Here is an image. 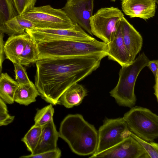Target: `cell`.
Masks as SVG:
<instances>
[{
    "label": "cell",
    "instance_id": "obj_10",
    "mask_svg": "<svg viewBox=\"0 0 158 158\" xmlns=\"http://www.w3.org/2000/svg\"><path fill=\"white\" fill-rule=\"evenodd\" d=\"M90 158H150L139 143L131 136L102 152L93 154Z\"/></svg>",
    "mask_w": 158,
    "mask_h": 158
},
{
    "label": "cell",
    "instance_id": "obj_31",
    "mask_svg": "<svg viewBox=\"0 0 158 158\" xmlns=\"http://www.w3.org/2000/svg\"><path fill=\"white\" fill-rule=\"evenodd\" d=\"M4 34L3 33L0 31V74L1 73L2 63L4 60Z\"/></svg>",
    "mask_w": 158,
    "mask_h": 158
},
{
    "label": "cell",
    "instance_id": "obj_32",
    "mask_svg": "<svg viewBox=\"0 0 158 158\" xmlns=\"http://www.w3.org/2000/svg\"><path fill=\"white\" fill-rule=\"evenodd\" d=\"M7 106L5 102L0 98V113L8 112Z\"/></svg>",
    "mask_w": 158,
    "mask_h": 158
},
{
    "label": "cell",
    "instance_id": "obj_27",
    "mask_svg": "<svg viewBox=\"0 0 158 158\" xmlns=\"http://www.w3.org/2000/svg\"><path fill=\"white\" fill-rule=\"evenodd\" d=\"M15 73V79L19 85L30 83L25 69L22 64L18 63L13 64Z\"/></svg>",
    "mask_w": 158,
    "mask_h": 158
},
{
    "label": "cell",
    "instance_id": "obj_26",
    "mask_svg": "<svg viewBox=\"0 0 158 158\" xmlns=\"http://www.w3.org/2000/svg\"><path fill=\"white\" fill-rule=\"evenodd\" d=\"M18 15L20 16L35 6L36 0H12Z\"/></svg>",
    "mask_w": 158,
    "mask_h": 158
},
{
    "label": "cell",
    "instance_id": "obj_18",
    "mask_svg": "<svg viewBox=\"0 0 158 158\" xmlns=\"http://www.w3.org/2000/svg\"><path fill=\"white\" fill-rule=\"evenodd\" d=\"M40 94L32 82L20 85L14 96V102L19 104L28 106L36 101V98Z\"/></svg>",
    "mask_w": 158,
    "mask_h": 158
},
{
    "label": "cell",
    "instance_id": "obj_33",
    "mask_svg": "<svg viewBox=\"0 0 158 158\" xmlns=\"http://www.w3.org/2000/svg\"><path fill=\"white\" fill-rule=\"evenodd\" d=\"M0 31L4 33H5L10 36L12 35V34L9 32L4 29L0 25Z\"/></svg>",
    "mask_w": 158,
    "mask_h": 158
},
{
    "label": "cell",
    "instance_id": "obj_1",
    "mask_svg": "<svg viewBox=\"0 0 158 158\" xmlns=\"http://www.w3.org/2000/svg\"><path fill=\"white\" fill-rule=\"evenodd\" d=\"M107 52L71 57L47 58L36 62L35 85L42 98L52 105L59 104L70 87L96 70Z\"/></svg>",
    "mask_w": 158,
    "mask_h": 158
},
{
    "label": "cell",
    "instance_id": "obj_11",
    "mask_svg": "<svg viewBox=\"0 0 158 158\" xmlns=\"http://www.w3.org/2000/svg\"><path fill=\"white\" fill-rule=\"evenodd\" d=\"M94 0H67L62 8L74 24L93 35L90 19L93 16Z\"/></svg>",
    "mask_w": 158,
    "mask_h": 158
},
{
    "label": "cell",
    "instance_id": "obj_4",
    "mask_svg": "<svg viewBox=\"0 0 158 158\" xmlns=\"http://www.w3.org/2000/svg\"><path fill=\"white\" fill-rule=\"evenodd\" d=\"M149 60L144 52L130 64L122 67L118 74L119 79L115 87L109 92L117 104L131 108L136 101L134 89L136 80L141 70L147 66Z\"/></svg>",
    "mask_w": 158,
    "mask_h": 158
},
{
    "label": "cell",
    "instance_id": "obj_6",
    "mask_svg": "<svg viewBox=\"0 0 158 158\" xmlns=\"http://www.w3.org/2000/svg\"><path fill=\"white\" fill-rule=\"evenodd\" d=\"M21 16L32 21L35 28L69 29L75 24L62 8L55 9L49 5L35 6Z\"/></svg>",
    "mask_w": 158,
    "mask_h": 158
},
{
    "label": "cell",
    "instance_id": "obj_3",
    "mask_svg": "<svg viewBox=\"0 0 158 158\" xmlns=\"http://www.w3.org/2000/svg\"><path fill=\"white\" fill-rule=\"evenodd\" d=\"M38 60L47 58L71 57L107 52L106 43L95 39L90 40H64L36 43Z\"/></svg>",
    "mask_w": 158,
    "mask_h": 158
},
{
    "label": "cell",
    "instance_id": "obj_24",
    "mask_svg": "<svg viewBox=\"0 0 158 158\" xmlns=\"http://www.w3.org/2000/svg\"><path fill=\"white\" fill-rule=\"evenodd\" d=\"M54 112L52 105H49L37 110L34 117L35 125L42 127L53 120Z\"/></svg>",
    "mask_w": 158,
    "mask_h": 158
},
{
    "label": "cell",
    "instance_id": "obj_20",
    "mask_svg": "<svg viewBox=\"0 0 158 158\" xmlns=\"http://www.w3.org/2000/svg\"><path fill=\"white\" fill-rule=\"evenodd\" d=\"M18 15L12 0H0V25L12 35L15 33L8 28L6 22Z\"/></svg>",
    "mask_w": 158,
    "mask_h": 158
},
{
    "label": "cell",
    "instance_id": "obj_7",
    "mask_svg": "<svg viewBox=\"0 0 158 158\" xmlns=\"http://www.w3.org/2000/svg\"><path fill=\"white\" fill-rule=\"evenodd\" d=\"M98 131L97 153L114 146L130 136L131 132L123 118H109L106 117Z\"/></svg>",
    "mask_w": 158,
    "mask_h": 158
},
{
    "label": "cell",
    "instance_id": "obj_19",
    "mask_svg": "<svg viewBox=\"0 0 158 158\" xmlns=\"http://www.w3.org/2000/svg\"><path fill=\"white\" fill-rule=\"evenodd\" d=\"M17 82L6 73L0 74V98L6 103L11 104L14 102L15 91L19 86Z\"/></svg>",
    "mask_w": 158,
    "mask_h": 158
},
{
    "label": "cell",
    "instance_id": "obj_13",
    "mask_svg": "<svg viewBox=\"0 0 158 158\" xmlns=\"http://www.w3.org/2000/svg\"><path fill=\"white\" fill-rule=\"evenodd\" d=\"M156 4L155 0H123L121 7L124 14L130 18L146 20L155 16Z\"/></svg>",
    "mask_w": 158,
    "mask_h": 158
},
{
    "label": "cell",
    "instance_id": "obj_28",
    "mask_svg": "<svg viewBox=\"0 0 158 158\" xmlns=\"http://www.w3.org/2000/svg\"><path fill=\"white\" fill-rule=\"evenodd\" d=\"M61 151L58 148L56 149L40 153L23 156L20 158H60L61 156Z\"/></svg>",
    "mask_w": 158,
    "mask_h": 158
},
{
    "label": "cell",
    "instance_id": "obj_25",
    "mask_svg": "<svg viewBox=\"0 0 158 158\" xmlns=\"http://www.w3.org/2000/svg\"><path fill=\"white\" fill-rule=\"evenodd\" d=\"M131 136L137 140L141 145L150 158H158V144L154 141L148 142L138 137L133 133Z\"/></svg>",
    "mask_w": 158,
    "mask_h": 158
},
{
    "label": "cell",
    "instance_id": "obj_23",
    "mask_svg": "<svg viewBox=\"0 0 158 158\" xmlns=\"http://www.w3.org/2000/svg\"><path fill=\"white\" fill-rule=\"evenodd\" d=\"M41 130V127L34 125L21 139L31 154L33 153L38 144Z\"/></svg>",
    "mask_w": 158,
    "mask_h": 158
},
{
    "label": "cell",
    "instance_id": "obj_14",
    "mask_svg": "<svg viewBox=\"0 0 158 158\" xmlns=\"http://www.w3.org/2000/svg\"><path fill=\"white\" fill-rule=\"evenodd\" d=\"M120 23L124 42L132 60L133 61L141 50L143 38L124 17L121 20Z\"/></svg>",
    "mask_w": 158,
    "mask_h": 158
},
{
    "label": "cell",
    "instance_id": "obj_29",
    "mask_svg": "<svg viewBox=\"0 0 158 158\" xmlns=\"http://www.w3.org/2000/svg\"><path fill=\"white\" fill-rule=\"evenodd\" d=\"M147 66L152 73L155 78V85H158V60H149Z\"/></svg>",
    "mask_w": 158,
    "mask_h": 158
},
{
    "label": "cell",
    "instance_id": "obj_34",
    "mask_svg": "<svg viewBox=\"0 0 158 158\" xmlns=\"http://www.w3.org/2000/svg\"><path fill=\"white\" fill-rule=\"evenodd\" d=\"M157 4H158V0H155Z\"/></svg>",
    "mask_w": 158,
    "mask_h": 158
},
{
    "label": "cell",
    "instance_id": "obj_16",
    "mask_svg": "<svg viewBox=\"0 0 158 158\" xmlns=\"http://www.w3.org/2000/svg\"><path fill=\"white\" fill-rule=\"evenodd\" d=\"M41 132L38 144L33 154H37L56 149L59 137L53 120L42 127Z\"/></svg>",
    "mask_w": 158,
    "mask_h": 158
},
{
    "label": "cell",
    "instance_id": "obj_2",
    "mask_svg": "<svg viewBox=\"0 0 158 158\" xmlns=\"http://www.w3.org/2000/svg\"><path fill=\"white\" fill-rule=\"evenodd\" d=\"M58 132L59 137L67 143L75 153L86 156L95 152L98 141V131L81 114L67 115L61 122Z\"/></svg>",
    "mask_w": 158,
    "mask_h": 158
},
{
    "label": "cell",
    "instance_id": "obj_12",
    "mask_svg": "<svg viewBox=\"0 0 158 158\" xmlns=\"http://www.w3.org/2000/svg\"><path fill=\"white\" fill-rule=\"evenodd\" d=\"M120 21L112 32L109 41L107 43L108 59L117 62L121 67L128 65L133 61L124 42Z\"/></svg>",
    "mask_w": 158,
    "mask_h": 158
},
{
    "label": "cell",
    "instance_id": "obj_15",
    "mask_svg": "<svg viewBox=\"0 0 158 158\" xmlns=\"http://www.w3.org/2000/svg\"><path fill=\"white\" fill-rule=\"evenodd\" d=\"M29 35L27 33L10 35L4 46L6 58L13 64L19 63L21 56L24 52Z\"/></svg>",
    "mask_w": 158,
    "mask_h": 158
},
{
    "label": "cell",
    "instance_id": "obj_5",
    "mask_svg": "<svg viewBox=\"0 0 158 158\" xmlns=\"http://www.w3.org/2000/svg\"><path fill=\"white\" fill-rule=\"evenodd\" d=\"M130 131L141 139L154 141L158 137V116L149 109L135 106L123 117Z\"/></svg>",
    "mask_w": 158,
    "mask_h": 158
},
{
    "label": "cell",
    "instance_id": "obj_17",
    "mask_svg": "<svg viewBox=\"0 0 158 158\" xmlns=\"http://www.w3.org/2000/svg\"><path fill=\"white\" fill-rule=\"evenodd\" d=\"M87 95V91L81 85L76 83L68 88L59 98V104L67 108L77 106Z\"/></svg>",
    "mask_w": 158,
    "mask_h": 158
},
{
    "label": "cell",
    "instance_id": "obj_8",
    "mask_svg": "<svg viewBox=\"0 0 158 158\" xmlns=\"http://www.w3.org/2000/svg\"><path fill=\"white\" fill-rule=\"evenodd\" d=\"M124 15L117 7H104L99 9L90 19L93 35L107 43L112 32Z\"/></svg>",
    "mask_w": 158,
    "mask_h": 158
},
{
    "label": "cell",
    "instance_id": "obj_22",
    "mask_svg": "<svg viewBox=\"0 0 158 158\" xmlns=\"http://www.w3.org/2000/svg\"><path fill=\"white\" fill-rule=\"evenodd\" d=\"M38 54L36 43L29 35L25 50L21 57L20 64L27 66L31 63H35L38 60Z\"/></svg>",
    "mask_w": 158,
    "mask_h": 158
},
{
    "label": "cell",
    "instance_id": "obj_9",
    "mask_svg": "<svg viewBox=\"0 0 158 158\" xmlns=\"http://www.w3.org/2000/svg\"><path fill=\"white\" fill-rule=\"evenodd\" d=\"M25 31L36 43L49 40H90L95 39L77 24L69 29H48L33 28Z\"/></svg>",
    "mask_w": 158,
    "mask_h": 158
},
{
    "label": "cell",
    "instance_id": "obj_30",
    "mask_svg": "<svg viewBox=\"0 0 158 158\" xmlns=\"http://www.w3.org/2000/svg\"><path fill=\"white\" fill-rule=\"evenodd\" d=\"M15 116L11 115L8 112L0 113V126H6L13 122Z\"/></svg>",
    "mask_w": 158,
    "mask_h": 158
},
{
    "label": "cell",
    "instance_id": "obj_21",
    "mask_svg": "<svg viewBox=\"0 0 158 158\" xmlns=\"http://www.w3.org/2000/svg\"><path fill=\"white\" fill-rule=\"evenodd\" d=\"M6 24L15 35L24 33L26 30L35 27L32 21L18 15L7 21Z\"/></svg>",
    "mask_w": 158,
    "mask_h": 158
}]
</instances>
